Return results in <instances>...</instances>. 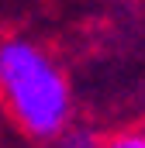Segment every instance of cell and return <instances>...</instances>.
Segmentation results:
<instances>
[{
  "label": "cell",
  "instance_id": "6da1fadb",
  "mask_svg": "<svg viewBox=\"0 0 145 148\" xmlns=\"http://www.w3.org/2000/svg\"><path fill=\"white\" fill-rule=\"evenodd\" d=\"M0 100L35 141H55V134L72 124L69 76L31 38L10 35L0 41Z\"/></svg>",
  "mask_w": 145,
  "mask_h": 148
},
{
  "label": "cell",
  "instance_id": "7a4b0ae2",
  "mask_svg": "<svg viewBox=\"0 0 145 148\" xmlns=\"http://www.w3.org/2000/svg\"><path fill=\"white\" fill-rule=\"evenodd\" d=\"M100 145V134H93L90 127H62L59 134H55V148H97Z\"/></svg>",
  "mask_w": 145,
  "mask_h": 148
},
{
  "label": "cell",
  "instance_id": "3957f363",
  "mask_svg": "<svg viewBox=\"0 0 145 148\" xmlns=\"http://www.w3.org/2000/svg\"><path fill=\"white\" fill-rule=\"evenodd\" d=\"M97 148H145V131L142 127L117 131V134H110V138H100Z\"/></svg>",
  "mask_w": 145,
  "mask_h": 148
},
{
  "label": "cell",
  "instance_id": "277c9868",
  "mask_svg": "<svg viewBox=\"0 0 145 148\" xmlns=\"http://www.w3.org/2000/svg\"><path fill=\"white\" fill-rule=\"evenodd\" d=\"M142 131H145V124H142Z\"/></svg>",
  "mask_w": 145,
  "mask_h": 148
}]
</instances>
